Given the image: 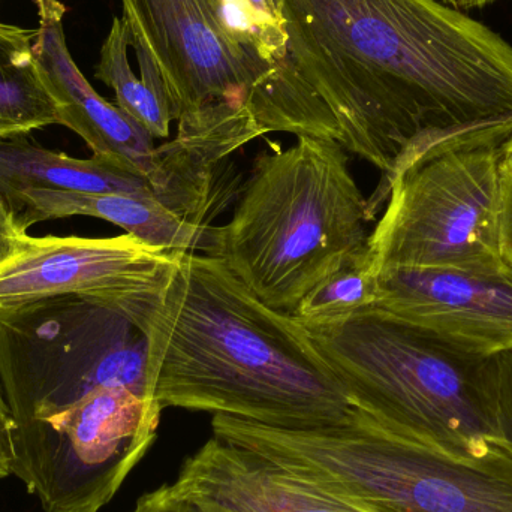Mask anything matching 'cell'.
<instances>
[{
	"mask_svg": "<svg viewBox=\"0 0 512 512\" xmlns=\"http://www.w3.org/2000/svg\"><path fill=\"white\" fill-rule=\"evenodd\" d=\"M486 378L499 438L512 450V349L487 360Z\"/></svg>",
	"mask_w": 512,
	"mask_h": 512,
	"instance_id": "cell-20",
	"label": "cell"
},
{
	"mask_svg": "<svg viewBox=\"0 0 512 512\" xmlns=\"http://www.w3.org/2000/svg\"><path fill=\"white\" fill-rule=\"evenodd\" d=\"M369 222L345 147L304 135L256 156L233 218L213 227L209 256L265 306L294 316L324 277L369 245Z\"/></svg>",
	"mask_w": 512,
	"mask_h": 512,
	"instance_id": "cell-3",
	"label": "cell"
},
{
	"mask_svg": "<svg viewBox=\"0 0 512 512\" xmlns=\"http://www.w3.org/2000/svg\"><path fill=\"white\" fill-rule=\"evenodd\" d=\"M512 122L439 141L394 177L369 236L378 273L387 268L505 265L501 251L505 144Z\"/></svg>",
	"mask_w": 512,
	"mask_h": 512,
	"instance_id": "cell-6",
	"label": "cell"
},
{
	"mask_svg": "<svg viewBox=\"0 0 512 512\" xmlns=\"http://www.w3.org/2000/svg\"><path fill=\"white\" fill-rule=\"evenodd\" d=\"M505 153H507L508 158L512 159V137L505 144Z\"/></svg>",
	"mask_w": 512,
	"mask_h": 512,
	"instance_id": "cell-26",
	"label": "cell"
},
{
	"mask_svg": "<svg viewBox=\"0 0 512 512\" xmlns=\"http://www.w3.org/2000/svg\"><path fill=\"white\" fill-rule=\"evenodd\" d=\"M26 236L27 233H23L15 224L14 215L0 195V264L18 251Z\"/></svg>",
	"mask_w": 512,
	"mask_h": 512,
	"instance_id": "cell-22",
	"label": "cell"
},
{
	"mask_svg": "<svg viewBox=\"0 0 512 512\" xmlns=\"http://www.w3.org/2000/svg\"><path fill=\"white\" fill-rule=\"evenodd\" d=\"M122 6L132 47L155 60L179 125L251 110L267 134L277 132L267 89L225 32L218 0H122Z\"/></svg>",
	"mask_w": 512,
	"mask_h": 512,
	"instance_id": "cell-9",
	"label": "cell"
},
{
	"mask_svg": "<svg viewBox=\"0 0 512 512\" xmlns=\"http://www.w3.org/2000/svg\"><path fill=\"white\" fill-rule=\"evenodd\" d=\"M131 512H201L188 499L177 492L174 484L159 487L152 493H146L138 499Z\"/></svg>",
	"mask_w": 512,
	"mask_h": 512,
	"instance_id": "cell-21",
	"label": "cell"
},
{
	"mask_svg": "<svg viewBox=\"0 0 512 512\" xmlns=\"http://www.w3.org/2000/svg\"><path fill=\"white\" fill-rule=\"evenodd\" d=\"M147 364L146 334L113 304L63 295L0 313V391L11 430L102 387L129 388L150 402Z\"/></svg>",
	"mask_w": 512,
	"mask_h": 512,
	"instance_id": "cell-7",
	"label": "cell"
},
{
	"mask_svg": "<svg viewBox=\"0 0 512 512\" xmlns=\"http://www.w3.org/2000/svg\"><path fill=\"white\" fill-rule=\"evenodd\" d=\"M174 487L201 512H366L216 436L185 460Z\"/></svg>",
	"mask_w": 512,
	"mask_h": 512,
	"instance_id": "cell-13",
	"label": "cell"
},
{
	"mask_svg": "<svg viewBox=\"0 0 512 512\" xmlns=\"http://www.w3.org/2000/svg\"><path fill=\"white\" fill-rule=\"evenodd\" d=\"M132 47L128 23L116 17L101 48L96 78L116 93V105L143 126L153 138H167L174 120L167 86L155 60L143 48L134 45L141 77H135L129 63Z\"/></svg>",
	"mask_w": 512,
	"mask_h": 512,
	"instance_id": "cell-17",
	"label": "cell"
},
{
	"mask_svg": "<svg viewBox=\"0 0 512 512\" xmlns=\"http://www.w3.org/2000/svg\"><path fill=\"white\" fill-rule=\"evenodd\" d=\"M276 2H277V5H279V6H280V0H276Z\"/></svg>",
	"mask_w": 512,
	"mask_h": 512,
	"instance_id": "cell-27",
	"label": "cell"
},
{
	"mask_svg": "<svg viewBox=\"0 0 512 512\" xmlns=\"http://www.w3.org/2000/svg\"><path fill=\"white\" fill-rule=\"evenodd\" d=\"M225 32L261 78L273 108L276 131L295 137H339L324 102L298 74L276 0H218Z\"/></svg>",
	"mask_w": 512,
	"mask_h": 512,
	"instance_id": "cell-14",
	"label": "cell"
},
{
	"mask_svg": "<svg viewBox=\"0 0 512 512\" xmlns=\"http://www.w3.org/2000/svg\"><path fill=\"white\" fill-rule=\"evenodd\" d=\"M502 258L512 268V159L505 161L504 206L501 225Z\"/></svg>",
	"mask_w": 512,
	"mask_h": 512,
	"instance_id": "cell-23",
	"label": "cell"
},
{
	"mask_svg": "<svg viewBox=\"0 0 512 512\" xmlns=\"http://www.w3.org/2000/svg\"><path fill=\"white\" fill-rule=\"evenodd\" d=\"M378 297V268L367 245L324 277L292 318L303 325L334 324L373 309Z\"/></svg>",
	"mask_w": 512,
	"mask_h": 512,
	"instance_id": "cell-19",
	"label": "cell"
},
{
	"mask_svg": "<svg viewBox=\"0 0 512 512\" xmlns=\"http://www.w3.org/2000/svg\"><path fill=\"white\" fill-rule=\"evenodd\" d=\"M5 201L23 233L39 222L89 216L167 251L209 255L213 245V227L189 224L153 197L26 189Z\"/></svg>",
	"mask_w": 512,
	"mask_h": 512,
	"instance_id": "cell-15",
	"label": "cell"
},
{
	"mask_svg": "<svg viewBox=\"0 0 512 512\" xmlns=\"http://www.w3.org/2000/svg\"><path fill=\"white\" fill-rule=\"evenodd\" d=\"M8 409H6L5 400H3L2 391H0V480L8 478L11 475V441H9Z\"/></svg>",
	"mask_w": 512,
	"mask_h": 512,
	"instance_id": "cell-24",
	"label": "cell"
},
{
	"mask_svg": "<svg viewBox=\"0 0 512 512\" xmlns=\"http://www.w3.org/2000/svg\"><path fill=\"white\" fill-rule=\"evenodd\" d=\"M375 309L481 357L512 349V268H387Z\"/></svg>",
	"mask_w": 512,
	"mask_h": 512,
	"instance_id": "cell-11",
	"label": "cell"
},
{
	"mask_svg": "<svg viewBox=\"0 0 512 512\" xmlns=\"http://www.w3.org/2000/svg\"><path fill=\"white\" fill-rule=\"evenodd\" d=\"M439 2L463 11V9L483 8V6L493 5V3L501 2V0H439Z\"/></svg>",
	"mask_w": 512,
	"mask_h": 512,
	"instance_id": "cell-25",
	"label": "cell"
},
{
	"mask_svg": "<svg viewBox=\"0 0 512 512\" xmlns=\"http://www.w3.org/2000/svg\"><path fill=\"white\" fill-rule=\"evenodd\" d=\"M26 189L155 198L149 179L125 162L99 155L72 158L27 135L0 138V195L6 200Z\"/></svg>",
	"mask_w": 512,
	"mask_h": 512,
	"instance_id": "cell-16",
	"label": "cell"
},
{
	"mask_svg": "<svg viewBox=\"0 0 512 512\" xmlns=\"http://www.w3.org/2000/svg\"><path fill=\"white\" fill-rule=\"evenodd\" d=\"M162 411L125 387L11 430V475L44 512H99L155 441Z\"/></svg>",
	"mask_w": 512,
	"mask_h": 512,
	"instance_id": "cell-8",
	"label": "cell"
},
{
	"mask_svg": "<svg viewBox=\"0 0 512 512\" xmlns=\"http://www.w3.org/2000/svg\"><path fill=\"white\" fill-rule=\"evenodd\" d=\"M298 74L337 125V143L382 173L427 147L512 122V45L439 0H280Z\"/></svg>",
	"mask_w": 512,
	"mask_h": 512,
	"instance_id": "cell-1",
	"label": "cell"
},
{
	"mask_svg": "<svg viewBox=\"0 0 512 512\" xmlns=\"http://www.w3.org/2000/svg\"><path fill=\"white\" fill-rule=\"evenodd\" d=\"M177 255L126 233L110 239L26 236L0 264V313L63 295L128 312L159 294Z\"/></svg>",
	"mask_w": 512,
	"mask_h": 512,
	"instance_id": "cell-10",
	"label": "cell"
},
{
	"mask_svg": "<svg viewBox=\"0 0 512 512\" xmlns=\"http://www.w3.org/2000/svg\"><path fill=\"white\" fill-rule=\"evenodd\" d=\"M213 435L366 512H512V450L501 442L460 459L397 435L364 414L357 424L285 430L215 415Z\"/></svg>",
	"mask_w": 512,
	"mask_h": 512,
	"instance_id": "cell-5",
	"label": "cell"
},
{
	"mask_svg": "<svg viewBox=\"0 0 512 512\" xmlns=\"http://www.w3.org/2000/svg\"><path fill=\"white\" fill-rule=\"evenodd\" d=\"M35 5L39 27L33 50L59 108V125L80 135L93 155L131 165L152 185L158 149L155 138L117 105L105 101L81 74L66 45L65 5L60 0H35Z\"/></svg>",
	"mask_w": 512,
	"mask_h": 512,
	"instance_id": "cell-12",
	"label": "cell"
},
{
	"mask_svg": "<svg viewBox=\"0 0 512 512\" xmlns=\"http://www.w3.org/2000/svg\"><path fill=\"white\" fill-rule=\"evenodd\" d=\"M300 325L351 402L385 429L460 459L501 444L490 357L375 307L334 324Z\"/></svg>",
	"mask_w": 512,
	"mask_h": 512,
	"instance_id": "cell-4",
	"label": "cell"
},
{
	"mask_svg": "<svg viewBox=\"0 0 512 512\" xmlns=\"http://www.w3.org/2000/svg\"><path fill=\"white\" fill-rule=\"evenodd\" d=\"M149 345V399L285 430L357 424V409L292 316L215 256L179 251L155 297L129 310Z\"/></svg>",
	"mask_w": 512,
	"mask_h": 512,
	"instance_id": "cell-2",
	"label": "cell"
},
{
	"mask_svg": "<svg viewBox=\"0 0 512 512\" xmlns=\"http://www.w3.org/2000/svg\"><path fill=\"white\" fill-rule=\"evenodd\" d=\"M35 35L36 30L0 23V138L59 125V108L33 50Z\"/></svg>",
	"mask_w": 512,
	"mask_h": 512,
	"instance_id": "cell-18",
	"label": "cell"
}]
</instances>
